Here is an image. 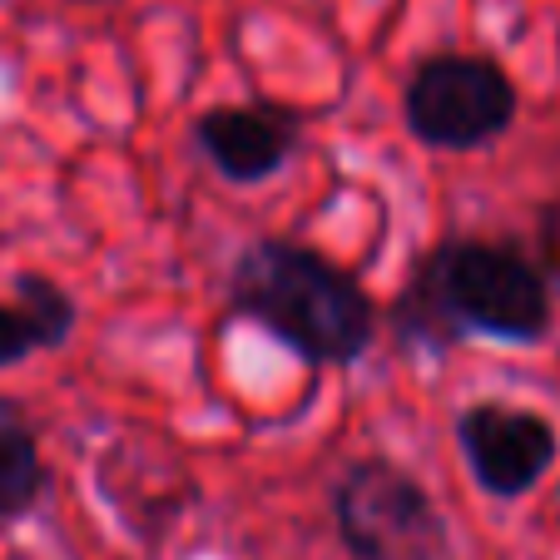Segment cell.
<instances>
[{
    "label": "cell",
    "mask_w": 560,
    "mask_h": 560,
    "mask_svg": "<svg viewBox=\"0 0 560 560\" xmlns=\"http://www.w3.org/2000/svg\"><path fill=\"white\" fill-rule=\"evenodd\" d=\"M462 436L466 466H471L476 487L491 497H526L540 476L556 466V427L540 412L526 407H506V402H476L462 412L456 422Z\"/></svg>",
    "instance_id": "5b68a950"
},
{
    "label": "cell",
    "mask_w": 560,
    "mask_h": 560,
    "mask_svg": "<svg viewBox=\"0 0 560 560\" xmlns=\"http://www.w3.org/2000/svg\"><path fill=\"white\" fill-rule=\"evenodd\" d=\"M338 536L352 560H446V521L402 466L358 462L338 487Z\"/></svg>",
    "instance_id": "3957f363"
},
{
    "label": "cell",
    "mask_w": 560,
    "mask_h": 560,
    "mask_svg": "<svg viewBox=\"0 0 560 560\" xmlns=\"http://www.w3.org/2000/svg\"><path fill=\"white\" fill-rule=\"evenodd\" d=\"M15 303H21L25 317H31L35 338H40V352H45V348H65V342H70L80 307H74V298L65 293L55 278H45V273H21V278H15Z\"/></svg>",
    "instance_id": "ba28073f"
},
{
    "label": "cell",
    "mask_w": 560,
    "mask_h": 560,
    "mask_svg": "<svg viewBox=\"0 0 560 560\" xmlns=\"http://www.w3.org/2000/svg\"><path fill=\"white\" fill-rule=\"evenodd\" d=\"M516 119V85L497 60L432 55L407 85V125L422 144L466 154L501 139Z\"/></svg>",
    "instance_id": "277c9868"
},
{
    "label": "cell",
    "mask_w": 560,
    "mask_h": 560,
    "mask_svg": "<svg viewBox=\"0 0 560 560\" xmlns=\"http://www.w3.org/2000/svg\"><path fill=\"white\" fill-rule=\"evenodd\" d=\"M536 244H540V264H546V273H556V278H560V199L540 209Z\"/></svg>",
    "instance_id": "30bf717a"
},
{
    "label": "cell",
    "mask_w": 560,
    "mask_h": 560,
    "mask_svg": "<svg viewBox=\"0 0 560 560\" xmlns=\"http://www.w3.org/2000/svg\"><path fill=\"white\" fill-rule=\"evenodd\" d=\"M31 352H40V338H35L25 307L11 298V303H0V368H15Z\"/></svg>",
    "instance_id": "9c48e42d"
},
{
    "label": "cell",
    "mask_w": 560,
    "mask_h": 560,
    "mask_svg": "<svg viewBox=\"0 0 560 560\" xmlns=\"http://www.w3.org/2000/svg\"><path fill=\"white\" fill-rule=\"evenodd\" d=\"M45 491L40 442L11 402H0V521H21Z\"/></svg>",
    "instance_id": "52a82bcc"
},
{
    "label": "cell",
    "mask_w": 560,
    "mask_h": 560,
    "mask_svg": "<svg viewBox=\"0 0 560 560\" xmlns=\"http://www.w3.org/2000/svg\"><path fill=\"white\" fill-rule=\"evenodd\" d=\"M74 5H109V0H74Z\"/></svg>",
    "instance_id": "8fae6325"
},
{
    "label": "cell",
    "mask_w": 560,
    "mask_h": 560,
    "mask_svg": "<svg viewBox=\"0 0 560 560\" xmlns=\"http://www.w3.org/2000/svg\"><path fill=\"white\" fill-rule=\"evenodd\" d=\"M199 149L233 184H264L288 164L298 144V115L278 105H219L199 115Z\"/></svg>",
    "instance_id": "8992f818"
},
{
    "label": "cell",
    "mask_w": 560,
    "mask_h": 560,
    "mask_svg": "<svg viewBox=\"0 0 560 560\" xmlns=\"http://www.w3.org/2000/svg\"><path fill=\"white\" fill-rule=\"evenodd\" d=\"M392 328L407 348L427 352H446L462 338L540 342L550 328V293L521 254L456 238L412 273L392 307Z\"/></svg>",
    "instance_id": "6da1fadb"
},
{
    "label": "cell",
    "mask_w": 560,
    "mask_h": 560,
    "mask_svg": "<svg viewBox=\"0 0 560 560\" xmlns=\"http://www.w3.org/2000/svg\"><path fill=\"white\" fill-rule=\"evenodd\" d=\"M233 307L317 368H348L377 338L372 298L313 248L258 238L229 278Z\"/></svg>",
    "instance_id": "7a4b0ae2"
}]
</instances>
